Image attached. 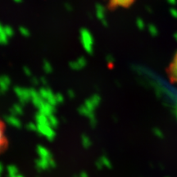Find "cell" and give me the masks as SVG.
<instances>
[{"mask_svg":"<svg viewBox=\"0 0 177 177\" xmlns=\"http://www.w3.org/2000/svg\"><path fill=\"white\" fill-rule=\"evenodd\" d=\"M13 1H15L16 3H20V2H21L22 0H13Z\"/></svg>","mask_w":177,"mask_h":177,"instance_id":"cell-19","label":"cell"},{"mask_svg":"<svg viewBox=\"0 0 177 177\" xmlns=\"http://www.w3.org/2000/svg\"><path fill=\"white\" fill-rule=\"evenodd\" d=\"M19 31H20L21 35L25 36V37H28L30 35V31L28 30L27 28L25 27V26H21L19 28Z\"/></svg>","mask_w":177,"mask_h":177,"instance_id":"cell-13","label":"cell"},{"mask_svg":"<svg viewBox=\"0 0 177 177\" xmlns=\"http://www.w3.org/2000/svg\"><path fill=\"white\" fill-rule=\"evenodd\" d=\"M0 44H1V41H0Z\"/></svg>","mask_w":177,"mask_h":177,"instance_id":"cell-20","label":"cell"},{"mask_svg":"<svg viewBox=\"0 0 177 177\" xmlns=\"http://www.w3.org/2000/svg\"><path fill=\"white\" fill-rule=\"evenodd\" d=\"M40 96L42 97L44 100H46L48 102H49L50 104L54 106L57 103V99H56V95L53 94V93L48 88H41L39 91Z\"/></svg>","mask_w":177,"mask_h":177,"instance_id":"cell-2","label":"cell"},{"mask_svg":"<svg viewBox=\"0 0 177 177\" xmlns=\"http://www.w3.org/2000/svg\"><path fill=\"white\" fill-rule=\"evenodd\" d=\"M56 99H57V102H63V95L61 94H56Z\"/></svg>","mask_w":177,"mask_h":177,"instance_id":"cell-15","label":"cell"},{"mask_svg":"<svg viewBox=\"0 0 177 177\" xmlns=\"http://www.w3.org/2000/svg\"><path fill=\"white\" fill-rule=\"evenodd\" d=\"M43 68L46 73H51L52 71V67L48 61H44V65H43Z\"/></svg>","mask_w":177,"mask_h":177,"instance_id":"cell-11","label":"cell"},{"mask_svg":"<svg viewBox=\"0 0 177 177\" xmlns=\"http://www.w3.org/2000/svg\"><path fill=\"white\" fill-rule=\"evenodd\" d=\"M131 2L132 0H111V4L114 7H126Z\"/></svg>","mask_w":177,"mask_h":177,"instance_id":"cell-7","label":"cell"},{"mask_svg":"<svg viewBox=\"0 0 177 177\" xmlns=\"http://www.w3.org/2000/svg\"><path fill=\"white\" fill-rule=\"evenodd\" d=\"M107 61L108 62V63H110V64H112V63L113 62V59H112V56H107Z\"/></svg>","mask_w":177,"mask_h":177,"instance_id":"cell-17","label":"cell"},{"mask_svg":"<svg viewBox=\"0 0 177 177\" xmlns=\"http://www.w3.org/2000/svg\"><path fill=\"white\" fill-rule=\"evenodd\" d=\"M11 85L10 78L7 75L0 76V93H5L8 91Z\"/></svg>","mask_w":177,"mask_h":177,"instance_id":"cell-4","label":"cell"},{"mask_svg":"<svg viewBox=\"0 0 177 177\" xmlns=\"http://www.w3.org/2000/svg\"><path fill=\"white\" fill-rule=\"evenodd\" d=\"M4 30H5V33L6 35H7V36H8V38L11 37V36H13V28L11 27V26H8V25H7V26H4Z\"/></svg>","mask_w":177,"mask_h":177,"instance_id":"cell-14","label":"cell"},{"mask_svg":"<svg viewBox=\"0 0 177 177\" xmlns=\"http://www.w3.org/2000/svg\"><path fill=\"white\" fill-rule=\"evenodd\" d=\"M96 16L98 18V20L103 22V24H107L106 23V10L105 8L101 4H97L96 6Z\"/></svg>","mask_w":177,"mask_h":177,"instance_id":"cell-6","label":"cell"},{"mask_svg":"<svg viewBox=\"0 0 177 177\" xmlns=\"http://www.w3.org/2000/svg\"><path fill=\"white\" fill-rule=\"evenodd\" d=\"M86 65V60H85V57H79L75 61H73L70 63L71 68H72L73 70H80L84 68Z\"/></svg>","mask_w":177,"mask_h":177,"instance_id":"cell-5","label":"cell"},{"mask_svg":"<svg viewBox=\"0 0 177 177\" xmlns=\"http://www.w3.org/2000/svg\"><path fill=\"white\" fill-rule=\"evenodd\" d=\"M16 94L21 102H25L30 99V90L17 86L14 89Z\"/></svg>","mask_w":177,"mask_h":177,"instance_id":"cell-3","label":"cell"},{"mask_svg":"<svg viewBox=\"0 0 177 177\" xmlns=\"http://www.w3.org/2000/svg\"><path fill=\"white\" fill-rule=\"evenodd\" d=\"M6 144V138L4 135V131H3V127L1 122H0V151L3 149V147L5 146Z\"/></svg>","mask_w":177,"mask_h":177,"instance_id":"cell-9","label":"cell"},{"mask_svg":"<svg viewBox=\"0 0 177 177\" xmlns=\"http://www.w3.org/2000/svg\"><path fill=\"white\" fill-rule=\"evenodd\" d=\"M24 72H25V75H28V76L31 75V71H30L28 67H24Z\"/></svg>","mask_w":177,"mask_h":177,"instance_id":"cell-16","label":"cell"},{"mask_svg":"<svg viewBox=\"0 0 177 177\" xmlns=\"http://www.w3.org/2000/svg\"><path fill=\"white\" fill-rule=\"evenodd\" d=\"M68 94L70 95L71 98H72L75 96V94H74V91H71V90H70L69 92H68Z\"/></svg>","mask_w":177,"mask_h":177,"instance_id":"cell-18","label":"cell"},{"mask_svg":"<svg viewBox=\"0 0 177 177\" xmlns=\"http://www.w3.org/2000/svg\"><path fill=\"white\" fill-rule=\"evenodd\" d=\"M8 37L7 36L5 33V30H4V26L0 24V41H1V44H7L8 43Z\"/></svg>","mask_w":177,"mask_h":177,"instance_id":"cell-10","label":"cell"},{"mask_svg":"<svg viewBox=\"0 0 177 177\" xmlns=\"http://www.w3.org/2000/svg\"><path fill=\"white\" fill-rule=\"evenodd\" d=\"M80 43L84 49L88 53H92L94 50V38L92 34L87 29H82L80 32Z\"/></svg>","mask_w":177,"mask_h":177,"instance_id":"cell-1","label":"cell"},{"mask_svg":"<svg viewBox=\"0 0 177 177\" xmlns=\"http://www.w3.org/2000/svg\"><path fill=\"white\" fill-rule=\"evenodd\" d=\"M40 111L42 112V114L44 115H48L50 114V112H52V105L50 104L49 102H44L41 106L40 107Z\"/></svg>","mask_w":177,"mask_h":177,"instance_id":"cell-8","label":"cell"},{"mask_svg":"<svg viewBox=\"0 0 177 177\" xmlns=\"http://www.w3.org/2000/svg\"><path fill=\"white\" fill-rule=\"evenodd\" d=\"M171 74L173 75V77H175L177 80V56L171 67Z\"/></svg>","mask_w":177,"mask_h":177,"instance_id":"cell-12","label":"cell"}]
</instances>
